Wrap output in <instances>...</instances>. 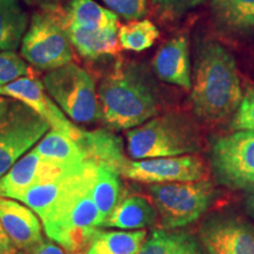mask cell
Listing matches in <instances>:
<instances>
[{
  "label": "cell",
  "instance_id": "obj_11",
  "mask_svg": "<svg viewBox=\"0 0 254 254\" xmlns=\"http://www.w3.org/2000/svg\"><path fill=\"white\" fill-rule=\"evenodd\" d=\"M0 95L26 104L50 124L51 129L63 133L74 140L81 135L82 129L67 118L47 93L43 81L36 78L23 77L2 85L0 86Z\"/></svg>",
  "mask_w": 254,
  "mask_h": 254
},
{
  "label": "cell",
  "instance_id": "obj_32",
  "mask_svg": "<svg viewBox=\"0 0 254 254\" xmlns=\"http://www.w3.org/2000/svg\"><path fill=\"white\" fill-rule=\"evenodd\" d=\"M17 254H67V252L55 241L44 239L33 246L18 251Z\"/></svg>",
  "mask_w": 254,
  "mask_h": 254
},
{
  "label": "cell",
  "instance_id": "obj_20",
  "mask_svg": "<svg viewBox=\"0 0 254 254\" xmlns=\"http://www.w3.org/2000/svg\"><path fill=\"white\" fill-rule=\"evenodd\" d=\"M71 44L77 52L88 60H99L104 57L117 56L120 44L118 39L119 28L85 32L78 30H66Z\"/></svg>",
  "mask_w": 254,
  "mask_h": 254
},
{
  "label": "cell",
  "instance_id": "obj_4",
  "mask_svg": "<svg viewBox=\"0 0 254 254\" xmlns=\"http://www.w3.org/2000/svg\"><path fill=\"white\" fill-rule=\"evenodd\" d=\"M127 152L134 160L195 154L201 150L198 126L180 112L158 114L126 131Z\"/></svg>",
  "mask_w": 254,
  "mask_h": 254
},
{
  "label": "cell",
  "instance_id": "obj_9",
  "mask_svg": "<svg viewBox=\"0 0 254 254\" xmlns=\"http://www.w3.org/2000/svg\"><path fill=\"white\" fill-rule=\"evenodd\" d=\"M211 164L217 179L231 189L254 187V129H240L215 138Z\"/></svg>",
  "mask_w": 254,
  "mask_h": 254
},
{
  "label": "cell",
  "instance_id": "obj_18",
  "mask_svg": "<svg viewBox=\"0 0 254 254\" xmlns=\"http://www.w3.org/2000/svg\"><path fill=\"white\" fill-rule=\"evenodd\" d=\"M157 218V209L147 199L141 195H128L120 200L101 227L123 231L145 230L153 226Z\"/></svg>",
  "mask_w": 254,
  "mask_h": 254
},
{
  "label": "cell",
  "instance_id": "obj_27",
  "mask_svg": "<svg viewBox=\"0 0 254 254\" xmlns=\"http://www.w3.org/2000/svg\"><path fill=\"white\" fill-rule=\"evenodd\" d=\"M159 30L148 19L128 21L119 27L120 47L131 52H142L153 46L159 38Z\"/></svg>",
  "mask_w": 254,
  "mask_h": 254
},
{
  "label": "cell",
  "instance_id": "obj_13",
  "mask_svg": "<svg viewBox=\"0 0 254 254\" xmlns=\"http://www.w3.org/2000/svg\"><path fill=\"white\" fill-rule=\"evenodd\" d=\"M65 173L67 172L63 168L44 160L33 148L0 177V198L15 200L30 187L57 179Z\"/></svg>",
  "mask_w": 254,
  "mask_h": 254
},
{
  "label": "cell",
  "instance_id": "obj_14",
  "mask_svg": "<svg viewBox=\"0 0 254 254\" xmlns=\"http://www.w3.org/2000/svg\"><path fill=\"white\" fill-rule=\"evenodd\" d=\"M152 68L161 81L185 91L192 90L189 38L185 34H179L167 40L155 53L152 60Z\"/></svg>",
  "mask_w": 254,
  "mask_h": 254
},
{
  "label": "cell",
  "instance_id": "obj_12",
  "mask_svg": "<svg viewBox=\"0 0 254 254\" xmlns=\"http://www.w3.org/2000/svg\"><path fill=\"white\" fill-rule=\"evenodd\" d=\"M200 239L208 254H254V227L236 218L209 219Z\"/></svg>",
  "mask_w": 254,
  "mask_h": 254
},
{
  "label": "cell",
  "instance_id": "obj_16",
  "mask_svg": "<svg viewBox=\"0 0 254 254\" xmlns=\"http://www.w3.org/2000/svg\"><path fill=\"white\" fill-rule=\"evenodd\" d=\"M66 30L98 32L119 28V17L95 0H68L62 7Z\"/></svg>",
  "mask_w": 254,
  "mask_h": 254
},
{
  "label": "cell",
  "instance_id": "obj_3",
  "mask_svg": "<svg viewBox=\"0 0 254 254\" xmlns=\"http://www.w3.org/2000/svg\"><path fill=\"white\" fill-rule=\"evenodd\" d=\"M192 74L190 103L199 119L215 123L237 112L244 93L236 60L224 46L213 40L201 41Z\"/></svg>",
  "mask_w": 254,
  "mask_h": 254
},
{
  "label": "cell",
  "instance_id": "obj_33",
  "mask_svg": "<svg viewBox=\"0 0 254 254\" xmlns=\"http://www.w3.org/2000/svg\"><path fill=\"white\" fill-rule=\"evenodd\" d=\"M23 1L31 7H36L38 9L58 11L68 0H23Z\"/></svg>",
  "mask_w": 254,
  "mask_h": 254
},
{
  "label": "cell",
  "instance_id": "obj_10",
  "mask_svg": "<svg viewBox=\"0 0 254 254\" xmlns=\"http://www.w3.org/2000/svg\"><path fill=\"white\" fill-rule=\"evenodd\" d=\"M120 176L134 182L147 184H167L196 182L207 179L204 160L195 154L179 157L127 160Z\"/></svg>",
  "mask_w": 254,
  "mask_h": 254
},
{
  "label": "cell",
  "instance_id": "obj_26",
  "mask_svg": "<svg viewBox=\"0 0 254 254\" xmlns=\"http://www.w3.org/2000/svg\"><path fill=\"white\" fill-rule=\"evenodd\" d=\"M68 173L69 172L65 173L64 176L57 178V179L37 184V185L30 187V189L21 193L20 195H18V198L15 200L23 202L31 209H33L38 214V217L41 219L52 207L56 200L58 199L59 194L64 189V185H65L66 177H67Z\"/></svg>",
  "mask_w": 254,
  "mask_h": 254
},
{
  "label": "cell",
  "instance_id": "obj_30",
  "mask_svg": "<svg viewBox=\"0 0 254 254\" xmlns=\"http://www.w3.org/2000/svg\"><path fill=\"white\" fill-rule=\"evenodd\" d=\"M152 5L164 17L176 19L202 5L206 0H151Z\"/></svg>",
  "mask_w": 254,
  "mask_h": 254
},
{
  "label": "cell",
  "instance_id": "obj_36",
  "mask_svg": "<svg viewBox=\"0 0 254 254\" xmlns=\"http://www.w3.org/2000/svg\"><path fill=\"white\" fill-rule=\"evenodd\" d=\"M246 202H247V207H249L250 212L254 215V187L252 189V190H251L249 196H247Z\"/></svg>",
  "mask_w": 254,
  "mask_h": 254
},
{
  "label": "cell",
  "instance_id": "obj_19",
  "mask_svg": "<svg viewBox=\"0 0 254 254\" xmlns=\"http://www.w3.org/2000/svg\"><path fill=\"white\" fill-rule=\"evenodd\" d=\"M77 140L86 151L90 160L109 165L120 173L128 158L124 152L122 138L109 128L84 131Z\"/></svg>",
  "mask_w": 254,
  "mask_h": 254
},
{
  "label": "cell",
  "instance_id": "obj_22",
  "mask_svg": "<svg viewBox=\"0 0 254 254\" xmlns=\"http://www.w3.org/2000/svg\"><path fill=\"white\" fill-rule=\"evenodd\" d=\"M120 173L109 165L97 163L93 180V200L99 212L101 225L122 200L123 185Z\"/></svg>",
  "mask_w": 254,
  "mask_h": 254
},
{
  "label": "cell",
  "instance_id": "obj_8",
  "mask_svg": "<svg viewBox=\"0 0 254 254\" xmlns=\"http://www.w3.org/2000/svg\"><path fill=\"white\" fill-rule=\"evenodd\" d=\"M51 129L50 124L21 101L12 99L0 120V177L36 147Z\"/></svg>",
  "mask_w": 254,
  "mask_h": 254
},
{
  "label": "cell",
  "instance_id": "obj_23",
  "mask_svg": "<svg viewBox=\"0 0 254 254\" xmlns=\"http://www.w3.org/2000/svg\"><path fill=\"white\" fill-rule=\"evenodd\" d=\"M139 254H205L199 241L185 231L159 228L150 234Z\"/></svg>",
  "mask_w": 254,
  "mask_h": 254
},
{
  "label": "cell",
  "instance_id": "obj_31",
  "mask_svg": "<svg viewBox=\"0 0 254 254\" xmlns=\"http://www.w3.org/2000/svg\"><path fill=\"white\" fill-rule=\"evenodd\" d=\"M232 128L236 131L254 129V88H251L246 94H244L243 100L232 120Z\"/></svg>",
  "mask_w": 254,
  "mask_h": 254
},
{
  "label": "cell",
  "instance_id": "obj_21",
  "mask_svg": "<svg viewBox=\"0 0 254 254\" xmlns=\"http://www.w3.org/2000/svg\"><path fill=\"white\" fill-rule=\"evenodd\" d=\"M146 239V230L101 231L99 228L85 254H139Z\"/></svg>",
  "mask_w": 254,
  "mask_h": 254
},
{
  "label": "cell",
  "instance_id": "obj_37",
  "mask_svg": "<svg viewBox=\"0 0 254 254\" xmlns=\"http://www.w3.org/2000/svg\"><path fill=\"white\" fill-rule=\"evenodd\" d=\"M84 254H85V253H84Z\"/></svg>",
  "mask_w": 254,
  "mask_h": 254
},
{
  "label": "cell",
  "instance_id": "obj_35",
  "mask_svg": "<svg viewBox=\"0 0 254 254\" xmlns=\"http://www.w3.org/2000/svg\"><path fill=\"white\" fill-rule=\"evenodd\" d=\"M11 101L12 99H9V98L1 97V95H0V120L4 118L5 114L7 113Z\"/></svg>",
  "mask_w": 254,
  "mask_h": 254
},
{
  "label": "cell",
  "instance_id": "obj_17",
  "mask_svg": "<svg viewBox=\"0 0 254 254\" xmlns=\"http://www.w3.org/2000/svg\"><path fill=\"white\" fill-rule=\"evenodd\" d=\"M44 160L72 172L81 168L90 159L80 142L55 129H50L34 147Z\"/></svg>",
  "mask_w": 254,
  "mask_h": 254
},
{
  "label": "cell",
  "instance_id": "obj_5",
  "mask_svg": "<svg viewBox=\"0 0 254 254\" xmlns=\"http://www.w3.org/2000/svg\"><path fill=\"white\" fill-rule=\"evenodd\" d=\"M60 9L34 12L21 40L20 56L39 71H53L73 60V46Z\"/></svg>",
  "mask_w": 254,
  "mask_h": 254
},
{
  "label": "cell",
  "instance_id": "obj_29",
  "mask_svg": "<svg viewBox=\"0 0 254 254\" xmlns=\"http://www.w3.org/2000/svg\"><path fill=\"white\" fill-rule=\"evenodd\" d=\"M107 8L127 21L140 20L147 15L148 0H100Z\"/></svg>",
  "mask_w": 254,
  "mask_h": 254
},
{
  "label": "cell",
  "instance_id": "obj_7",
  "mask_svg": "<svg viewBox=\"0 0 254 254\" xmlns=\"http://www.w3.org/2000/svg\"><path fill=\"white\" fill-rule=\"evenodd\" d=\"M147 190L166 230H177L198 220L215 196L214 185L208 179L152 184Z\"/></svg>",
  "mask_w": 254,
  "mask_h": 254
},
{
  "label": "cell",
  "instance_id": "obj_28",
  "mask_svg": "<svg viewBox=\"0 0 254 254\" xmlns=\"http://www.w3.org/2000/svg\"><path fill=\"white\" fill-rule=\"evenodd\" d=\"M23 77H32L30 65L15 51L0 52V86Z\"/></svg>",
  "mask_w": 254,
  "mask_h": 254
},
{
  "label": "cell",
  "instance_id": "obj_25",
  "mask_svg": "<svg viewBox=\"0 0 254 254\" xmlns=\"http://www.w3.org/2000/svg\"><path fill=\"white\" fill-rule=\"evenodd\" d=\"M28 24V15L19 0H0V52L20 47Z\"/></svg>",
  "mask_w": 254,
  "mask_h": 254
},
{
  "label": "cell",
  "instance_id": "obj_15",
  "mask_svg": "<svg viewBox=\"0 0 254 254\" xmlns=\"http://www.w3.org/2000/svg\"><path fill=\"white\" fill-rule=\"evenodd\" d=\"M0 224L18 251L44 240L40 218L18 200L0 198Z\"/></svg>",
  "mask_w": 254,
  "mask_h": 254
},
{
  "label": "cell",
  "instance_id": "obj_1",
  "mask_svg": "<svg viewBox=\"0 0 254 254\" xmlns=\"http://www.w3.org/2000/svg\"><path fill=\"white\" fill-rule=\"evenodd\" d=\"M100 122L111 131H128L158 116L159 97L147 66L119 59L98 87Z\"/></svg>",
  "mask_w": 254,
  "mask_h": 254
},
{
  "label": "cell",
  "instance_id": "obj_24",
  "mask_svg": "<svg viewBox=\"0 0 254 254\" xmlns=\"http://www.w3.org/2000/svg\"><path fill=\"white\" fill-rule=\"evenodd\" d=\"M214 20L226 31L244 33L254 28V0H211Z\"/></svg>",
  "mask_w": 254,
  "mask_h": 254
},
{
  "label": "cell",
  "instance_id": "obj_2",
  "mask_svg": "<svg viewBox=\"0 0 254 254\" xmlns=\"http://www.w3.org/2000/svg\"><path fill=\"white\" fill-rule=\"evenodd\" d=\"M95 161L88 160L69 172L65 185L49 212L40 219L45 234L69 254L88 249L101 227V219L93 200Z\"/></svg>",
  "mask_w": 254,
  "mask_h": 254
},
{
  "label": "cell",
  "instance_id": "obj_34",
  "mask_svg": "<svg viewBox=\"0 0 254 254\" xmlns=\"http://www.w3.org/2000/svg\"><path fill=\"white\" fill-rule=\"evenodd\" d=\"M18 250L0 224V254H17Z\"/></svg>",
  "mask_w": 254,
  "mask_h": 254
},
{
  "label": "cell",
  "instance_id": "obj_6",
  "mask_svg": "<svg viewBox=\"0 0 254 254\" xmlns=\"http://www.w3.org/2000/svg\"><path fill=\"white\" fill-rule=\"evenodd\" d=\"M43 85L59 109L75 124L100 122L98 88L92 75L74 63H69L43 78Z\"/></svg>",
  "mask_w": 254,
  "mask_h": 254
}]
</instances>
